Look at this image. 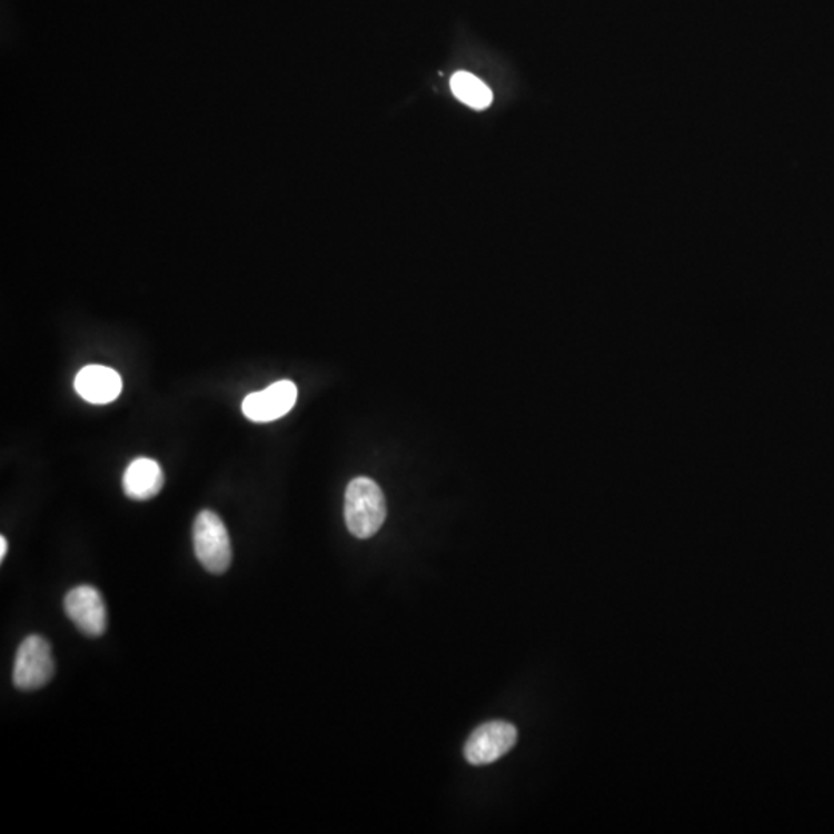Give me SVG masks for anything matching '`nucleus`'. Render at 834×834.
<instances>
[{
  "label": "nucleus",
  "mask_w": 834,
  "mask_h": 834,
  "mask_svg": "<svg viewBox=\"0 0 834 834\" xmlns=\"http://www.w3.org/2000/svg\"><path fill=\"white\" fill-rule=\"evenodd\" d=\"M165 487V473L157 460L138 458L132 460L122 476V488L127 498L133 500L152 499Z\"/></svg>",
  "instance_id": "obj_8"
},
{
  "label": "nucleus",
  "mask_w": 834,
  "mask_h": 834,
  "mask_svg": "<svg viewBox=\"0 0 834 834\" xmlns=\"http://www.w3.org/2000/svg\"><path fill=\"white\" fill-rule=\"evenodd\" d=\"M450 86L453 95L471 109H487L494 101V95L486 83L466 71L453 75Z\"/></svg>",
  "instance_id": "obj_9"
},
{
  "label": "nucleus",
  "mask_w": 834,
  "mask_h": 834,
  "mask_svg": "<svg viewBox=\"0 0 834 834\" xmlns=\"http://www.w3.org/2000/svg\"><path fill=\"white\" fill-rule=\"evenodd\" d=\"M387 518V500L375 480L353 479L345 494V522L349 534L359 539L375 536Z\"/></svg>",
  "instance_id": "obj_1"
},
{
  "label": "nucleus",
  "mask_w": 834,
  "mask_h": 834,
  "mask_svg": "<svg viewBox=\"0 0 834 834\" xmlns=\"http://www.w3.org/2000/svg\"><path fill=\"white\" fill-rule=\"evenodd\" d=\"M75 388L87 403L106 405L113 403L121 395L122 380L113 368L87 365L78 373Z\"/></svg>",
  "instance_id": "obj_7"
},
{
  "label": "nucleus",
  "mask_w": 834,
  "mask_h": 834,
  "mask_svg": "<svg viewBox=\"0 0 834 834\" xmlns=\"http://www.w3.org/2000/svg\"><path fill=\"white\" fill-rule=\"evenodd\" d=\"M67 617L87 637H101L107 629V607L95 587L78 586L63 599Z\"/></svg>",
  "instance_id": "obj_5"
},
{
  "label": "nucleus",
  "mask_w": 834,
  "mask_h": 834,
  "mask_svg": "<svg viewBox=\"0 0 834 834\" xmlns=\"http://www.w3.org/2000/svg\"><path fill=\"white\" fill-rule=\"evenodd\" d=\"M296 403V384L291 380H278L261 391L250 393L241 404V410L252 423H272L288 415Z\"/></svg>",
  "instance_id": "obj_6"
},
{
  "label": "nucleus",
  "mask_w": 834,
  "mask_h": 834,
  "mask_svg": "<svg viewBox=\"0 0 834 834\" xmlns=\"http://www.w3.org/2000/svg\"><path fill=\"white\" fill-rule=\"evenodd\" d=\"M54 658L50 643L41 635H30L19 646L14 658L13 682L18 689L38 691L53 678Z\"/></svg>",
  "instance_id": "obj_3"
},
{
  "label": "nucleus",
  "mask_w": 834,
  "mask_h": 834,
  "mask_svg": "<svg viewBox=\"0 0 834 834\" xmlns=\"http://www.w3.org/2000/svg\"><path fill=\"white\" fill-rule=\"evenodd\" d=\"M518 741V729L512 723L492 721L473 731L464 746V757L475 766L490 765L506 756Z\"/></svg>",
  "instance_id": "obj_4"
},
{
  "label": "nucleus",
  "mask_w": 834,
  "mask_h": 834,
  "mask_svg": "<svg viewBox=\"0 0 834 834\" xmlns=\"http://www.w3.org/2000/svg\"><path fill=\"white\" fill-rule=\"evenodd\" d=\"M7 552H8L7 538L6 536H0V559H2V562L3 559H6Z\"/></svg>",
  "instance_id": "obj_10"
},
{
  "label": "nucleus",
  "mask_w": 834,
  "mask_h": 834,
  "mask_svg": "<svg viewBox=\"0 0 834 834\" xmlns=\"http://www.w3.org/2000/svg\"><path fill=\"white\" fill-rule=\"evenodd\" d=\"M193 549L198 562L210 574H225L232 563L228 528L212 510H202L195 518Z\"/></svg>",
  "instance_id": "obj_2"
}]
</instances>
